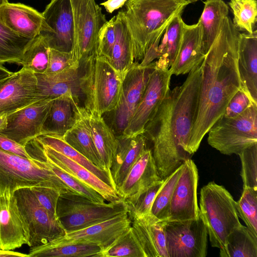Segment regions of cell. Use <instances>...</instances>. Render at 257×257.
<instances>
[{
	"instance_id": "cell-55",
	"label": "cell",
	"mask_w": 257,
	"mask_h": 257,
	"mask_svg": "<svg viewBox=\"0 0 257 257\" xmlns=\"http://www.w3.org/2000/svg\"><path fill=\"white\" fill-rule=\"evenodd\" d=\"M8 2H9L8 0H0V7Z\"/></svg>"
},
{
	"instance_id": "cell-20",
	"label": "cell",
	"mask_w": 257,
	"mask_h": 257,
	"mask_svg": "<svg viewBox=\"0 0 257 257\" xmlns=\"http://www.w3.org/2000/svg\"><path fill=\"white\" fill-rule=\"evenodd\" d=\"M80 61L58 72L35 73L39 100L55 99L66 95L78 103L81 94L80 87Z\"/></svg>"
},
{
	"instance_id": "cell-54",
	"label": "cell",
	"mask_w": 257,
	"mask_h": 257,
	"mask_svg": "<svg viewBox=\"0 0 257 257\" xmlns=\"http://www.w3.org/2000/svg\"><path fill=\"white\" fill-rule=\"evenodd\" d=\"M7 115L0 116V132L4 130L7 125Z\"/></svg>"
},
{
	"instance_id": "cell-41",
	"label": "cell",
	"mask_w": 257,
	"mask_h": 257,
	"mask_svg": "<svg viewBox=\"0 0 257 257\" xmlns=\"http://www.w3.org/2000/svg\"><path fill=\"white\" fill-rule=\"evenodd\" d=\"M229 6L233 15L234 27L238 31L252 33L257 21L256 0H230Z\"/></svg>"
},
{
	"instance_id": "cell-48",
	"label": "cell",
	"mask_w": 257,
	"mask_h": 257,
	"mask_svg": "<svg viewBox=\"0 0 257 257\" xmlns=\"http://www.w3.org/2000/svg\"><path fill=\"white\" fill-rule=\"evenodd\" d=\"M75 62L73 61L71 52L60 51L50 48L48 63L45 73L62 71L72 66Z\"/></svg>"
},
{
	"instance_id": "cell-28",
	"label": "cell",
	"mask_w": 257,
	"mask_h": 257,
	"mask_svg": "<svg viewBox=\"0 0 257 257\" xmlns=\"http://www.w3.org/2000/svg\"><path fill=\"white\" fill-rule=\"evenodd\" d=\"M62 138L96 167L105 170L91 134L88 112L84 107L77 106L75 122Z\"/></svg>"
},
{
	"instance_id": "cell-35",
	"label": "cell",
	"mask_w": 257,
	"mask_h": 257,
	"mask_svg": "<svg viewBox=\"0 0 257 257\" xmlns=\"http://www.w3.org/2000/svg\"><path fill=\"white\" fill-rule=\"evenodd\" d=\"M220 256L257 257V235L241 224L228 235Z\"/></svg>"
},
{
	"instance_id": "cell-49",
	"label": "cell",
	"mask_w": 257,
	"mask_h": 257,
	"mask_svg": "<svg viewBox=\"0 0 257 257\" xmlns=\"http://www.w3.org/2000/svg\"><path fill=\"white\" fill-rule=\"evenodd\" d=\"M252 103H253L247 95L240 89L227 104L223 115L227 117L236 116L243 112Z\"/></svg>"
},
{
	"instance_id": "cell-32",
	"label": "cell",
	"mask_w": 257,
	"mask_h": 257,
	"mask_svg": "<svg viewBox=\"0 0 257 257\" xmlns=\"http://www.w3.org/2000/svg\"><path fill=\"white\" fill-rule=\"evenodd\" d=\"M199 20L202 27V49L207 54L228 16V7L222 0H206Z\"/></svg>"
},
{
	"instance_id": "cell-51",
	"label": "cell",
	"mask_w": 257,
	"mask_h": 257,
	"mask_svg": "<svg viewBox=\"0 0 257 257\" xmlns=\"http://www.w3.org/2000/svg\"><path fill=\"white\" fill-rule=\"evenodd\" d=\"M127 0H107L100 4L106 11L111 14L114 11L121 8Z\"/></svg>"
},
{
	"instance_id": "cell-39",
	"label": "cell",
	"mask_w": 257,
	"mask_h": 257,
	"mask_svg": "<svg viewBox=\"0 0 257 257\" xmlns=\"http://www.w3.org/2000/svg\"><path fill=\"white\" fill-rule=\"evenodd\" d=\"M50 47L40 34L35 38L26 50L22 65L34 73L46 72Z\"/></svg>"
},
{
	"instance_id": "cell-50",
	"label": "cell",
	"mask_w": 257,
	"mask_h": 257,
	"mask_svg": "<svg viewBox=\"0 0 257 257\" xmlns=\"http://www.w3.org/2000/svg\"><path fill=\"white\" fill-rule=\"evenodd\" d=\"M0 149L21 157L33 159L28 153L26 147L1 134Z\"/></svg>"
},
{
	"instance_id": "cell-43",
	"label": "cell",
	"mask_w": 257,
	"mask_h": 257,
	"mask_svg": "<svg viewBox=\"0 0 257 257\" xmlns=\"http://www.w3.org/2000/svg\"><path fill=\"white\" fill-rule=\"evenodd\" d=\"M236 208L238 216L257 235V190L243 188L240 199L236 202Z\"/></svg>"
},
{
	"instance_id": "cell-44",
	"label": "cell",
	"mask_w": 257,
	"mask_h": 257,
	"mask_svg": "<svg viewBox=\"0 0 257 257\" xmlns=\"http://www.w3.org/2000/svg\"><path fill=\"white\" fill-rule=\"evenodd\" d=\"M238 155L241 163L243 188L257 190V144L245 149Z\"/></svg>"
},
{
	"instance_id": "cell-26",
	"label": "cell",
	"mask_w": 257,
	"mask_h": 257,
	"mask_svg": "<svg viewBox=\"0 0 257 257\" xmlns=\"http://www.w3.org/2000/svg\"><path fill=\"white\" fill-rule=\"evenodd\" d=\"M167 221L151 213L135 218L131 226L138 236L146 257H168L165 237Z\"/></svg>"
},
{
	"instance_id": "cell-46",
	"label": "cell",
	"mask_w": 257,
	"mask_h": 257,
	"mask_svg": "<svg viewBox=\"0 0 257 257\" xmlns=\"http://www.w3.org/2000/svg\"><path fill=\"white\" fill-rule=\"evenodd\" d=\"M115 18L114 16L101 28L95 50L96 54L105 57L109 61L115 40Z\"/></svg>"
},
{
	"instance_id": "cell-9",
	"label": "cell",
	"mask_w": 257,
	"mask_h": 257,
	"mask_svg": "<svg viewBox=\"0 0 257 257\" xmlns=\"http://www.w3.org/2000/svg\"><path fill=\"white\" fill-rule=\"evenodd\" d=\"M14 195L28 228V246L33 247L41 245L66 234L58 217L41 205L30 188L18 189Z\"/></svg>"
},
{
	"instance_id": "cell-8",
	"label": "cell",
	"mask_w": 257,
	"mask_h": 257,
	"mask_svg": "<svg viewBox=\"0 0 257 257\" xmlns=\"http://www.w3.org/2000/svg\"><path fill=\"white\" fill-rule=\"evenodd\" d=\"M207 133L208 144L226 155H238L257 144V104L236 116L222 115Z\"/></svg>"
},
{
	"instance_id": "cell-6",
	"label": "cell",
	"mask_w": 257,
	"mask_h": 257,
	"mask_svg": "<svg viewBox=\"0 0 257 257\" xmlns=\"http://www.w3.org/2000/svg\"><path fill=\"white\" fill-rule=\"evenodd\" d=\"M199 210L211 246L221 250L228 235L241 224L236 201L223 186L212 181L201 190Z\"/></svg>"
},
{
	"instance_id": "cell-38",
	"label": "cell",
	"mask_w": 257,
	"mask_h": 257,
	"mask_svg": "<svg viewBox=\"0 0 257 257\" xmlns=\"http://www.w3.org/2000/svg\"><path fill=\"white\" fill-rule=\"evenodd\" d=\"M146 257L142 245L132 226L97 257Z\"/></svg>"
},
{
	"instance_id": "cell-7",
	"label": "cell",
	"mask_w": 257,
	"mask_h": 257,
	"mask_svg": "<svg viewBox=\"0 0 257 257\" xmlns=\"http://www.w3.org/2000/svg\"><path fill=\"white\" fill-rule=\"evenodd\" d=\"M57 215L66 232L84 229L127 212L123 199L111 202L94 201L75 193L60 194Z\"/></svg>"
},
{
	"instance_id": "cell-53",
	"label": "cell",
	"mask_w": 257,
	"mask_h": 257,
	"mask_svg": "<svg viewBox=\"0 0 257 257\" xmlns=\"http://www.w3.org/2000/svg\"><path fill=\"white\" fill-rule=\"evenodd\" d=\"M13 73L5 67L3 65L0 64V79L9 76Z\"/></svg>"
},
{
	"instance_id": "cell-56",
	"label": "cell",
	"mask_w": 257,
	"mask_h": 257,
	"mask_svg": "<svg viewBox=\"0 0 257 257\" xmlns=\"http://www.w3.org/2000/svg\"><path fill=\"white\" fill-rule=\"evenodd\" d=\"M186 2H187L189 4L194 3L196 1H198V0H183Z\"/></svg>"
},
{
	"instance_id": "cell-13",
	"label": "cell",
	"mask_w": 257,
	"mask_h": 257,
	"mask_svg": "<svg viewBox=\"0 0 257 257\" xmlns=\"http://www.w3.org/2000/svg\"><path fill=\"white\" fill-rule=\"evenodd\" d=\"M172 75L169 68L155 65L128 124L122 134L116 137L130 138L144 133L146 124L170 89Z\"/></svg>"
},
{
	"instance_id": "cell-45",
	"label": "cell",
	"mask_w": 257,
	"mask_h": 257,
	"mask_svg": "<svg viewBox=\"0 0 257 257\" xmlns=\"http://www.w3.org/2000/svg\"><path fill=\"white\" fill-rule=\"evenodd\" d=\"M53 172L74 192L94 201L105 202L104 198L95 190L69 174L54 164L46 160Z\"/></svg>"
},
{
	"instance_id": "cell-5",
	"label": "cell",
	"mask_w": 257,
	"mask_h": 257,
	"mask_svg": "<svg viewBox=\"0 0 257 257\" xmlns=\"http://www.w3.org/2000/svg\"><path fill=\"white\" fill-rule=\"evenodd\" d=\"M36 186L52 188L61 194L75 193L46 161L24 158L0 149V195L13 194L18 189Z\"/></svg>"
},
{
	"instance_id": "cell-17",
	"label": "cell",
	"mask_w": 257,
	"mask_h": 257,
	"mask_svg": "<svg viewBox=\"0 0 257 257\" xmlns=\"http://www.w3.org/2000/svg\"><path fill=\"white\" fill-rule=\"evenodd\" d=\"M35 74L22 67L0 79V116L8 115L39 101Z\"/></svg>"
},
{
	"instance_id": "cell-23",
	"label": "cell",
	"mask_w": 257,
	"mask_h": 257,
	"mask_svg": "<svg viewBox=\"0 0 257 257\" xmlns=\"http://www.w3.org/2000/svg\"><path fill=\"white\" fill-rule=\"evenodd\" d=\"M202 27L200 21L189 25L183 24V34L178 54L169 68L172 75L189 73L201 65L205 55L202 49Z\"/></svg>"
},
{
	"instance_id": "cell-25",
	"label": "cell",
	"mask_w": 257,
	"mask_h": 257,
	"mask_svg": "<svg viewBox=\"0 0 257 257\" xmlns=\"http://www.w3.org/2000/svg\"><path fill=\"white\" fill-rule=\"evenodd\" d=\"M238 70L241 89L257 104V31L240 33Z\"/></svg>"
},
{
	"instance_id": "cell-36",
	"label": "cell",
	"mask_w": 257,
	"mask_h": 257,
	"mask_svg": "<svg viewBox=\"0 0 257 257\" xmlns=\"http://www.w3.org/2000/svg\"><path fill=\"white\" fill-rule=\"evenodd\" d=\"M184 23L180 14L166 28L158 48V60L155 61L157 66L169 68L173 64L181 45Z\"/></svg>"
},
{
	"instance_id": "cell-37",
	"label": "cell",
	"mask_w": 257,
	"mask_h": 257,
	"mask_svg": "<svg viewBox=\"0 0 257 257\" xmlns=\"http://www.w3.org/2000/svg\"><path fill=\"white\" fill-rule=\"evenodd\" d=\"M33 39L21 36L0 23V64L22 65L24 54Z\"/></svg>"
},
{
	"instance_id": "cell-24",
	"label": "cell",
	"mask_w": 257,
	"mask_h": 257,
	"mask_svg": "<svg viewBox=\"0 0 257 257\" xmlns=\"http://www.w3.org/2000/svg\"><path fill=\"white\" fill-rule=\"evenodd\" d=\"M161 180L152 151L148 148L131 168L116 191L124 200L139 194Z\"/></svg>"
},
{
	"instance_id": "cell-12",
	"label": "cell",
	"mask_w": 257,
	"mask_h": 257,
	"mask_svg": "<svg viewBox=\"0 0 257 257\" xmlns=\"http://www.w3.org/2000/svg\"><path fill=\"white\" fill-rule=\"evenodd\" d=\"M155 62L147 65L135 62L126 74L120 98L112 111V124L116 136H121L128 124L143 95L150 76L155 68Z\"/></svg>"
},
{
	"instance_id": "cell-19",
	"label": "cell",
	"mask_w": 257,
	"mask_h": 257,
	"mask_svg": "<svg viewBox=\"0 0 257 257\" xmlns=\"http://www.w3.org/2000/svg\"><path fill=\"white\" fill-rule=\"evenodd\" d=\"M28 227L12 194L0 195V249L14 250L29 244Z\"/></svg>"
},
{
	"instance_id": "cell-42",
	"label": "cell",
	"mask_w": 257,
	"mask_h": 257,
	"mask_svg": "<svg viewBox=\"0 0 257 257\" xmlns=\"http://www.w3.org/2000/svg\"><path fill=\"white\" fill-rule=\"evenodd\" d=\"M164 181L162 179L139 194L123 200L131 221L151 213L153 202Z\"/></svg>"
},
{
	"instance_id": "cell-3",
	"label": "cell",
	"mask_w": 257,
	"mask_h": 257,
	"mask_svg": "<svg viewBox=\"0 0 257 257\" xmlns=\"http://www.w3.org/2000/svg\"><path fill=\"white\" fill-rule=\"evenodd\" d=\"M189 4L183 0H127L122 9L131 35L135 62L146 55L158 58V48L167 26Z\"/></svg>"
},
{
	"instance_id": "cell-21",
	"label": "cell",
	"mask_w": 257,
	"mask_h": 257,
	"mask_svg": "<svg viewBox=\"0 0 257 257\" xmlns=\"http://www.w3.org/2000/svg\"><path fill=\"white\" fill-rule=\"evenodd\" d=\"M42 14L22 3L8 2L0 7V23L14 33L34 39L43 30Z\"/></svg>"
},
{
	"instance_id": "cell-14",
	"label": "cell",
	"mask_w": 257,
	"mask_h": 257,
	"mask_svg": "<svg viewBox=\"0 0 257 257\" xmlns=\"http://www.w3.org/2000/svg\"><path fill=\"white\" fill-rule=\"evenodd\" d=\"M42 35L50 48L71 52L74 27L70 0H51L42 13Z\"/></svg>"
},
{
	"instance_id": "cell-34",
	"label": "cell",
	"mask_w": 257,
	"mask_h": 257,
	"mask_svg": "<svg viewBox=\"0 0 257 257\" xmlns=\"http://www.w3.org/2000/svg\"><path fill=\"white\" fill-rule=\"evenodd\" d=\"M35 139L42 145L47 146L52 148L70 160L87 169L115 190L110 174L108 172L101 170L96 167L84 156L64 141L62 137L45 134L41 135Z\"/></svg>"
},
{
	"instance_id": "cell-29",
	"label": "cell",
	"mask_w": 257,
	"mask_h": 257,
	"mask_svg": "<svg viewBox=\"0 0 257 257\" xmlns=\"http://www.w3.org/2000/svg\"><path fill=\"white\" fill-rule=\"evenodd\" d=\"M78 105L73 98L68 96L55 98L43 123L41 135L62 137L75 122Z\"/></svg>"
},
{
	"instance_id": "cell-40",
	"label": "cell",
	"mask_w": 257,
	"mask_h": 257,
	"mask_svg": "<svg viewBox=\"0 0 257 257\" xmlns=\"http://www.w3.org/2000/svg\"><path fill=\"white\" fill-rule=\"evenodd\" d=\"M182 169V165L165 179L153 202L151 214L161 220L167 221L169 218L172 195Z\"/></svg>"
},
{
	"instance_id": "cell-1",
	"label": "cell",
	"mask_w": 257,
	"mask_h": 257,
	"mask_svg": "<svg viewBox=\"0 0 257 257\" xmlns=\"http://www.w3.org/2000/svg\"><path fill=\"white\" fill-rule=\"evenodd\" d=\"M201 65L190 71L183 84L169 90L143 134L152 143L159 175L164 179L191 159L188 145L198 107Z\"/></svg>"
},
{
	"instance_id": "cell-52",
	"label": "cell",
	"mask_w": 257,
	"mask_h": 257,
	"mask_svg": "<svg viewBox=\"0 0 257 257\" xmlns=\"http://www.w3.org/2000/svg\"><path fill=\"white\" fill-rule=\"evenodd\" d=\"M29 257V254L14 251L12 250L0 249V257Z\"/></svg>"
},
{
	"instance_id": "cell-30",
	"label": "cell",
	"mask_w": 257,
	"mask_h": 257,
	"mask_svg": "<svg viewBox=\"0 0 257 257\" xmlns=\"http://www.w3.org/2000/svg\"><path fill=\"white\" fill-rule=\"evenodd\" d=\"M114 27L115 40L109 62L116 72L124 79L135 61L131 35L122 9L115 16Z\"/></svg>"
},
{
	"instance_id": "cell-33",
	"label": "cell",
	"mask_w": 257,
	"mask_h": 257,
	"mask_svg": "<svg viewBox=\"0 0 257 257\" xmlns=\"http://www.w3.org/2000/svg\"><path fill=\"white\" fill-rule=\"evenodd\" d=\"M100 248L92 243H66L54 239L30 247L29 257H97Z\"/></svg>"
},
{
	"instance_id": "cell-15",
	"label": "cell",
	"mask_w": 257,
	"mask_h": 257,
	"mask_svg": "<svg viewBox=\"0 0 257 257\" xmlns=\"http://www.w3.org/2000/svg\"><path fill=\"white\" fill-rule=\"evenodd\" d=\"M54 100H40L8 115L6 126L0 134L26 147L41 135L43 123Z\"/></svg>"
},
{
	"instance_id": "cell-16",
	"label": "cell",
	"mask_w": 257,
	"mask_h": 257,
	"mask_svg": "<svg viewBox=\"0 0 257 257\" xmlns=\"http://www.w3.org/2000/svg\"><path fill=\"white\" fill-rule=\"evenodd\" d=\"M198 172L191 159L182 164L181 174L172 195L167 221L197 219L200 210L197 200Z\"/></svg>"
},
{
	"instance_id": "cell-31",
	"label": "cell",
	"mask_w": 257,
	"mask_h": 257,
	"mask_svg": "<svg viewBox=\"0 0 257 257\" xmlns=\"http://www.w3.org/2000/svg\"><path fill=\"white\" fill-rule=\"evenodd\" d=\"M88 118L94 145L103 163L104 170L110 173L118 147V139L102 116L88 112Z\"/></svg>"
},
{
	"instance_id": "cell-2",
	"label": "cell",
	"mask_w": 257,
	"mask_h": 257,
	"mask_svg": "<svg viewBox=\"0 0 257 257\" xmlns=\"http://www.w3.org/2000/svg\"><path fill=\"white\" fill-rule=\"evenodd\" d=\"M240 34L227 16L201 64L198 107L188 145L192 156L209 129L223 115L234 95L241 89L238 70Z\"/></svg>"
},
{
	"instance_id": "cell-18",
	"label": "cell",
	"mask_w": 257,
	"mask_h": 257,
	"mask_svg": "<svg viewBox=\"0 0 257 257\" xmlns=\"http://www.w3.org/2000/svg\"><path fill=\"white\" fill-rule=\"evenodd\" d=\"M127 213L96 223L79 230L66 233L56 239L66 243H92L103 250L109 246L120 235L131 226Z\"/></svg>"
},
{
	"instance_id": "cell-22",
	"label": "cell",
	"mask_w": 257,
	"mask_h": 257,
	"mask_svg": "<svg viewBox=\"0 0 257 257\" xmlns=\"http://www.w3.org/2000/svg\"><path fill=\"white\" fill-rule=\"evenodd\" d=\"M39 144L43 152V161L47 160L54 164L69 174L95 190L107 202H115L122 200L115 190L89 170L52 148L42 145L40 143Z\"/></svg>"
},
{
	"instance_id": "cell-10",
	"label": "cell",
	"mask_w": 257,
	"mask_h": 257,
	"mask_svg": "<svg viewBox=\"0 0 257 257\" xmlns=\"http://www.w3.org/2000/svg\"><path fill=\"white\" fill-rule=\"evenodd\" d=\"M74 27L71 50L74 62L95 52L98 36L107 22L95 0H70Z\"/></svg>"
},
{
	"instance_id": "cell-47",
	"label": "cell",
	"mask_w": 257,
	"mask_h": 257,
	"mask_svg": "<svg viewBox=\"0 0 257 257\" xmlns=\"http://www.w3.org/2000/svg\"><path fill=\"white\" fill-rule=\"evenodd\" d=\"M30 188L41 205L58 217L56 210L61 194L56 189L48 187L36 186Z\"/></svg>"
},
{
	"instance_id": "cell-11",
	"label": "cell",
	"mask_w": 257,
	"mask_h": 257,
	"mask_svg": "<svg viewBox=\"0 0 257 257\" xmlns=\"http://www.w3.org/2000/svg\"><path fill=\"white\" fill-rule=\"evenodd\" d=\"M166 245L168 257H205L208 233L200 217L182 221H167Z\"/></svg>"
},
{
	"instance_id": "cell-27",
	"label": "cell",
	"mask_w": 257,
	"mask_h": 257,
	"mask_svg": "<svg viewBox=\"0 0 257 257\" xmlns=\"http://www.w3.org/2000/svg\"><path fill=\"white\" fill-rule=\"evenodd\" d=\"M116 137L118 147L110 169V176L116 191L131 168L148 149L147 141L143 134L130 138Z\"/></svg>"
},
{
	"instance_id": "cell-4",
	"label": "cell",
	"mask_w": 257,
	"mask_h": 257,
	"mask_svg": "<svg viewBox=\"0 0 257 257\" xmlns=\"http://www.w3.org/2000/svg\"><path fill=\"white\" fill-rule=\"evenodd\" d=\"M80 63L83 64L79 81L84 107L100 116L112 111L118 102L123 79L106 58L95 52Z\"/></svg>"
}]
</instances>
